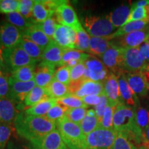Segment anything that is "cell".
Segmentation results:
<instances>
[{"label":"cell","mask_w":149,"mask_h":149,"mask_svg":"<svg viewBox=\"0 0 149 149\" xmlns=\"http://www.w3.org/2000/svg\"><path fill=\"white\" fill-rule=\"evenodd\" d=\"M14 124L18 135L30 141L44 137L57 126L55 122L45 117L28 115L24 112L19 113Z\"/></svg>","instance_id":"1"},{"label":"cell","mask_w":149,"mask_h":149,"mask_svg":"<svg viewBox=\"0 0 149 149\" xmlns=\"http://www.w3.org/2000/svg\"><path fill=\"white\" fill-rule=\"evenodd\" d=\"M57 126L68 149H87L86 137L79 124L71 122L65 116L57 123Z\"/></svg>","instance_id":"2"},{"label":"cell","mask_w":149,"mask_h":149,"mask_svg":"<svg viewBox=\"0 0 149 149\" xmlns=\"http://www.w3.org/2000/svg\"><path fill=\"white\" fill-rule=\"evenodd\" d=\"M117 132L114 129H107L99 126L86 137L88 149H111Z\"/></svg>","instance_id":"3"},{"label":"cell","mask_w":149,"mask_h":149,"mask_svg":"<svg viewBox=\"0 0 149 149\" xmlns=\"http://www.w3.org/2000/svg\"><path fill=\"white\" fill-rule=\"evenodd\" d=\"M84 26L91 37H106L115 33V27L110 22L107 15L100 17L86 16L84 19Z\"/></svg>","instance_id":"4"},{"label":"cell","mask_w":149,"mask_h":149,"mask_svg":"<svg viewBox=\"0 0 149 149\" xmlns=\"http://www.w3.org/2000/svg\"><path fill=\"white\" fill-rule=\"evenodd\" d=\"M5 60L6 66L11 71L21 67L36 65L37 61L31 58L21 46L5 50Z\"/></svg>","instance_id":"5"},{"label":"cell","mask_w":149,"mask_h":149,"mask_svg":"<svg viewBox=\"0 0 149 149\" xmlns=\"http://www.w3.org/2000/svg\"><path fill=\"white\" fill-rule=\"evenodd\" d=\"M23 33L8 22H0V44L5 49H11L19 46Z\"/></svg>","instance_id":"6"},{"label":"cell","mask_w":149,"mask_h":149,"mask_svg":"<svg viewBox=\"0 0 149 149\" xmlns=\"http://www.w3.org/2000/svg\"><path fill=\"white\" fill-rule=\"evenodd\" d=\"M101 58L104 66L116 75L126 72L123 68L122 48L115 44L113 42Z\"/></svg>","instance_id":"7"},{"label":"cell","mask_w":149,"mask_h":149,"mask_svg":"<svg viewBox=\"0 0 149 149\" xmlns=\"http://www.w3.org/2000/svg\"><path fill=\"white\" fill-rule=\"evenodd\" d=\"M123 68L126 72H142L146 63L139 55V48H122Z\"/></svg>","instance_id":"8"},{"label":"cell","mask_w":149,"mask_h":149,"mask_svg":"<svg viewBox=\"0 0 149 149\" xmlns=\"http://www.w3.org/2000/svg\"><path fill=\"white\" fill-rule=\"evenodd\" d=\"M30 142L31 149H68L63 141L59 130L57 129Z\"/></svg>","instance_id":"9"},{"label":"cell","mask_w":149,"mask_h":149,"mask_svg":"<svg viewBox=\"0 0 149 149\" xmlns=\"http://www.w3.org/2000/svg\"><path fill=\"white\" fill-rule=\"evenodd\" d=\"M53 40L64 49H76L77 34L71 28L57 24Z\"/></svg>","instance_id":"10"},{"label":"cell","mask_w":149,"mask_h":149,"mask_svg":"<svg viewBox=\"0 0 149 149\" xmlns=\"http://www.w3.org/2000/svg\"><path fill=\"white\" fill-rule=\"evenodd\" d=\"M149 38V24L145 29L134 31L127 35L117 38V42H113L122 48H138Z\"/></svg>","instance_id":"11"},{"label":"cell","mask_w":149,"mask_h":149,"mask_svg":"<svg viewBox=\"0 0 149 149\" xmlns=\"http://www.w3.org/2000/svg\"><path fill=\"white\" fill-rule=\"evenodd\" d=\"M9 84H10V95L9 99L14 102L22 103L24 102L29 93L35 86L34 80L29 82H22L14 79L9 77Z\"/></svg>","instance_id":"12"},{"label":"cell","mask_w":149,"mask_h":149,"mask_svg":"<svg viewBox=\"0 0 149 149\" xmlns=\"http://www.w3.org/2000/svg\"><path fill=\"white\" fill-rule=\"evenodd\" d=\"M56 20L61 25L74 29L75 26L79 23V19L72 6L66 1L59 6L55 13Z\"/></svg>","instance_id":"13"},{"label":"cell","mask_w":149,"mask_h":149,"mask_svg":"<svg viewBox=\"0 0 149 149\" xmlns=\"http://www.w3.org/2000/svg\"><path fill=\"white\" fill-rule=\"evenodd\" d=\"M55 73V66L42 61L35 68L34 81L37 86L46 88L53 81Z\"/></svg>","instance_id":"14"},{"label":"cell","mask_w":149,"mask_h":149,"mask_svg":"<svg viewBox=\"0 0 149 149\" xmlns=\"http://www.w3.org/2000/svg\"><path fill=\"white\" fill-rule=\"evenodd\" d=\"M104 95L110 105L115 107L121 102L118 78L116 74L111 72L103 83Z\"/></svg>","instance_id":"15"},{"label":"cell","mask_w":149,"mask_h":149,"mask_svg":"<svg viewBox=\"0 0 149 149\" xmlns=\"http://www.w3.org/2000/svg\"><path fill=\"white\" fill-rule=\"evenodd\" d=\"M125 73L126 72H123L117 75L118 78L121 102L130 107L137 109L139 107L138 97L136 95L132 89L130 88L126 80Z\"/></svg>","instance_id":"16"},{"label":"cell","mask_w":149,"mask_h":149,"mask_svg":"<svg viewBox=\"0 0 149 149\" xmlns=\"http://www.w3.org/2000/svg\"><path fill=\"white\" fill-rule=\"evenodd\" d=\"M126 80L134 93L137 97H145L148 92V88L142 72H126Z\"/></svg>","instance_id":"17"},{"label":"cell","mask_w":149,"mask_h":149,"mask_svg":"<svg viewBox=\"0 0 149 149\" xmlns=\"http://www.w3.org/2000/svg\"><path fill=\"white\" fill-rule=\"evenodd\" d=\"M19 113L14 102L9 98H0V124L14 122Z\"/></svg>","instance_id":"18"},{"label":"cell","mask_w":149,"mask_h":149,"mask_svg":"<svg viewBox=\"0 0 149 149\" xmlns=\"http://www.w3.org/2000/svg\"><path fill=\"white\" fill-rule=\"evenodd\" d=\"M23 37L32 41L43 49H45L52 40H53L46 36L45 33L37 26V23H34L23 32Z\"/></svg>","instance_id":"19"},{"label":"cell","mask_w":149,"mask_h":149,"mask_svg":"<svg viewBox=\"0 0 149 149\" xmlns=\"http://www.w3.org/2000/svg\"><path fill=\"white\" fill-rule=\"evenodd\" d=\"M64 51V48L56 44L54 40H52V42L44 49L41 59L43 61L55 65V66H60Z\"/></svg>","instance_id":"20"},{"label":"cell","mask_w":149,"mask_h":149,"mask_svg":"<svg viewBox=\"0 0 149 149\" xmlns=\"http://www.w3.org/2000/svg\"><path fill=\"white\" fill-rule=\"evenodd\" d=\"M130 10H131V7L127 5L122 4L112 11L111 13L108 15L107 17L113 26L115 28H121L127 23L130 13Z\"/></svg>","instance_id":"21"},{"label":"cell","mask_w":149,"mask_h":149,"mask_svg":"<svg viewBox=\"0 0 149 149\" xmlns=\"http://www.w3.org/2000/svg\"><path fill=\"white\" fill-rule=\"evenodd\" d=\"M55 11L52 10L46 2V0L35 1L33 6V19L35 23H42L51 18Z\"/></svg>","instance_id":"22"},{"label":"cell","mask_w":149,"mask_h":149,"mask_svg":"<svg viewBox=\"0 0 149 149\" xmlns=\"http://www.w3.org/2000/svg\"><path fill=\"white\" fill-rule=\"evenodd\" d=\"M109 36L106 37H91L88 53L102 57L113 44Z\"/></svg>","instance_id":"23"},{"label":"cell","mask_w":149,"mask_h":149,"mask_svg":"<svg viewBox=\"0 0 149 149\" xmlns=\"http://www.w3.org/2000/svg\"><path fill=\"white\" fill-rule=\"evenodd\" d=\"M104 94V86L102 82H95L90 79H86L79 91L74 95L77 97L82 99L86 96L91 95H102Z\"/></svg>","instance_id":"24"},{"label":"cell","mask_w":149,"mask_h":149,"mask_svg":"<svg viewBox=\"0 0 149 149\" xmlns=\"http://www.w3.org/2000/svg\"><path fill=\"white\" fill-rule=\"evenodd\" d=\"M57 104V100L48 97L35 104L32 107L28 108L24 113L28 115H33L37 117H44L47 114L50 109Z\"/></svg>","instance_id":"25"},{"label":"cell","mask_w":149,"mask_h":149,"mask_svg":"<svg viewBox=\"0 0 149 149\" xmlns=\"http://www.w3.org/2000/svg\"><path fill=\"white\" fill-rule=\"evenodd\" d=\"M148 24L149 20L130 22L129 23L126 24L125 25L123 26L122 27L120 28L117 31H115L113 35H111V36L109 37L111 40L118 38V37L124 36V35H127L128 33H130L132 32H134V31H140V30L144 29L148 25Z\"/></svg>","instance_id":"26"},{"label":"cell","mask_w":149,"mask_h":149,"mask_svg":"<svg viewBox=\"0 0 149 149\" xmlns=\"http://www.w3.org/2000/svg\"><path fill=\"white\" fill-rule=\"evenodd\" d=\"M46 93L51 98L58 100L70 94L68 86L54 79L46 88Z\"/></svg>","instance_id":"27"},{"label":"cell","mask_w":149,"mask_h":149,"mask_svg":"<svg viewBox=\"0 0 149 149\" xmlns=\"http://www.w3.org/2000/svg\"><path fill=\"white\" fill-rule=\"evenodd\" d=\"M79 125L86 137L100 126V121L94 109L88 110Z\"/></svg>","instance_id":"28"},{"label":"cell","mask_w":149,"mask_h":149,"mask_svg":"<svg viewBox=\"0 0 149 149\" xmlns=\"http://www.w3.org/2000/svg\"><path fill=\"white\" fill-rule=\"evenodd\" d=\"M35 68H36V65H29V66L17 68L11 71L10 77L17 81L29 82L34 80Z\"/></svg>","instance_id":"29"},{"label":"cell","mask_w":149,"mask_h":149,"mask_svg":"<svg viewBox=\"0 0 149 149\" xmlns=\"http://www.w3.org/2000/svg\"><path fill=\"white\" fill-rule=\"evenodd\" d=\"M72 29L75 31L76 34H77V46H76V49L83 52H88L91 39L90 35L84 29V27L80 22Z\"/></svg>","instance_id":"30"},{"label":"cell","mask_w":149,"mask_h":149,"mask_svg":"<svg viewBox=\"0 0 149 149\" xmlns=\"http://www.w3.org/2000/svg\"><path fill=\"white\" fill-rule=\"evenodd\" d=\"M6 22L15 26L22 31V33L29 29L35 22L33 19L28 20L22 15L19 13L14 12L6 15Z\"/></svg>","instance_id":"31"},{"label":"cell","mask_w":149,"mask_h":149,"mask_svg":"<svg viewBox=\"0 0 149 149\" xmlns=\"http://www.w3.org/2000/svg\"><path fill=\"white\" fill-rule=\"evenodd\" d=\"M48 97H49L48 96L45 88L35 86L32 89V91L29 93V95L24 100V103L25 107L30 108Z\"/></svg>","instance_id":"32"},{"label":"cell","mask_w":149,"mask_h":149,"mask_svg":"<svg viewBox=\"0 0 149 149\" xmlns=\"http://www.w3.org/2000/svg\"><path fill=\"white\" fill-rule=\"evenodd\" d=\"M90 56L89 54L77 49H64L60 66H66L71 61L84 62Z\"/></svg>","instance_id":"33"},{"label":"cell","mask_w":149,"mask_h":149,"mask_svg":"<svg viewBox=\"0 0 149 149\" xmlns=\"http://www.w3.org/2000/svg\"><path fill=\"white\" fill-rule=\"evenodd\" d=\"M19 46H21L26 53L35 60L38 61L42 59L44 49H43L42 48H41L35 43L33 42L32 41L23 37L19 44Z\"/></svg>","instance_id":"34"},{"label":"cell","mask_w":149,"mask_h":149,"mask_svg":"<svg viewBox=\"0 0 149 149\" xmlns=\"http://www.w3.org/2000/svg\"><path fill=\"white\" fill-rule=\"evenodd\" d=\"M111 149H137V148L132 142L126 133L117 132V137Z\"/></svg>","instance_id":"35"},{"label":"cell","mask_w":149,"mask_h":149,"mask_svg":"<svg viewBox=\"0 0 149 149\" xmlns=\"http://www.w3.org/2000/svg\"><path fill=\"white\" fill-rule=\"evenodd\" d=\"M57 102L66 107L67 109H76V108H88L84 103L81 99L76 97L74 95L69 94L64 97L57 100Z\"/></svg>","instance_id":"36"},{"label":"cell","mask_w":149,"mask_h":149,"mask_svg":"<svg viewBox=\"0 0 149 149\" xmlns=\"http://www.w3.org/2000/svg\"><path fill=\"white\" fill-rule=\"evenodd\" d=\"M143 20H149V5L144 7L131 6L127 23L134 21H143Z\"/></svg>","instance_id":"37"},{"label":"cell","mask_w":149,"mask_h":149,"mask_svg":"<svg viewBox=\"0 0 149 149\" xmlns=\"http://www.w3.org/2000/svg\"><path fill=\"white\" fill-rule=\"evenodd\" d=\"M67 110L68 109L66 107L57 103L50 109V111L44 117L52 122H55L57 124L59 121L62 120L66 116Z\"/></svg>","instance_id":"38"},{"label":"cell","mask_w":149,"mask_h":149,"mask_svg":"<svg viewBox=\"0 0 149 149\" xmlns=\"http://www.w3.org/2000/svg\"><path fill=\"white\" fill-rule=\"evenodd\" d=\"M136 124L145 133L149 126V111L144 108L138 107L135 112Z\"/></svg>","instance_id":"39"},{"label":"cell","mask_w":149,"mask_h":149,"mask_svg":"<svg viewBox=\"0 0 149 149\" xmlns=\"http://www.w3.org/2000/svg\"><path fill=\"white\" fill-rule=\"evenodd\" d=\"M87 108H76V109H68L66 113V117L71 122L77 124H81V121L86 115Z\"/></svg>","instance_id":"40"},{"label":"cell","mask_w":149,"mask_h":149,"mask_svg":"<svg viewBox=\"0 0 149 149\" xmlns=\"http://www.w3.org/2000/svg\"><path fill=\"white\" fill-rule=\"evenodd\" d=\"M34 3L35 1L33 0H21L19 1L18 13L28 20L33 19Z\"/></svg>","instance_id":"41"},{"label":"cell","mask_w":149,"mask_h":149,"mask_svg":"<svg viewBox=\"0 0 149 149\" xmlns=\"http://www.w3.org/2000/svg\"><path fill=\"white\" fill-rule=\"evenodd\" d=\"M115 107L109 104L104 111L103 117H102L100 126L107 129H113V114H114Z\"/></svg>","instance_id":"42"},{"label":"cell","mask_w":149,"mask_h":149,"mask_svg":"<svg viewBox=\"0 0 149 149\" xmlns=\"http://www.w3.org/2000/svg\"><path fill=\"white\" fill-rule=\"evenodd\" d=\"M40 29L51 40H53L57 24L53 18H50L42 23H37Z\"/></svg>","instance_id":"43"},{"label":"cell","mask_w":149,"mask_h":149,"mask_svg":"<svg viewBox=\"0 0 149 149\" xmlns=\"http://www.w3.org/2000/svg\"><path fill=\"white\" fill-rule=\"evenodd\" d=\"M19 0H2L0 2V13L9 14L18 12L19 7Z\"/></svg>","instance_id":"44"},{"label":"cell","mask_w":149,"mask_h":149,"mask_svg":"<svg viewBox=\"0 0 149 149\" xmlns=\"http://www.w3.org/2000/svg\"><path fill=\"white\" fill-rule=\"evenodd\" d=\"M84 63L87 69L97 72V73L101 74L104 70L107 69V67L104 66L102 61H100L97 58L91 57V56H90Z\"/></svg>","instance_id":"45"},{"label":"cell","mask_w":149,"mask_h":149,"mask_svg":"<svg viewBox=\"0 0 149 149\" xmlns=\"http://www.w3.org/2000/svg\"><path fill=\"white\" fill-rule=\"evenodd\" d=\"M54 79L68 86L70 81V68L66 66H61L55 71Z\"/></svg>","instance_id":"46"},{"label":"cell","mask_w":149,"mask_h":149,"mask_svg":"<svg viewBox=\"0 0 149 149\" xmlns=\"http://www.w3.org/2000/svg\"><path fill=\"white\" fill-rule=\"evenodd\" d=\"M70 68V81H79L84 78V74L86 67L84 63H79L72 68Z\"/></svg>","instance_id":"47"},{"label":"cell","mask_w":149,"mask_h":149,"mask_svg":"<svg viewBox=\"0 0 149 149\" xmlns=\"http://www.w3.org/2000/svg\"><path fill=\"white\" fill-rule=\"evenodd\" d=\"M13 128L10 124H0V149H4L12 134Z\"/></svg>","instance_id":"48"},{"label":"cell","mask_w":149,"mask_h":149,"mask_svg":"<svg viewBox=\"0 0 149 149\" xmlns=\"http://www.w3.org/2000/svg\"><path fill=\"white\" fill-rule=\"evenodd\" d=\"M10 95V84L9 77L3 74L0 76V98H9Z\"/></svg>","instance_id":"49"},{"label":"cell","mask_w":149,"mask_h":149,"mask_svg":"<svg viewBox=\"0 0 149 149\" xmlns=\"http://www.w3.org/2000/svg\"><path fill=\"white\" fill-rule=\"evenodd\" d=\"M100 97H101V101H100V104L95 106L94 108L97 117H98L99 121H100V124L102 117H103L104 111H105L106 108H107L108 104H109V101H108V99L105 95H100Z\"/></svg>","instance_id":"50"},{"label":"cell","mask_w":149,"mask_h":149,"mask_svg":"<svg viewBox=\"0 0 149 149\" xmlns=\"http://www.w3.org/2000/svg\"><path fill=\"white\" fill-rule=\"evenodd\" d=\"M138 48L139 57L147 64L149 62V38L143 42Z\"/></svg>","instance_id":"51"},{"label":"cell","mask_w":149,"mask_h":149,"mask_svg":"<svg viewBox=\"0 0 149 149\" xmlns=\"http://www.w3.org/2000/svg\"><path fill=\"white\" fill-rule=\"evenodd\" d=\"M84 103L86 106H95L100 104L101 101V97L100 95H91L86 96L81 99Z\"/></svg>","instance_id":"52"},{"label":"cell","mask_w":149,"mask_h":149,"mask_svg":"<svg viewBox=\"0 0 149 149\" xmlns=\"http://www.w3.org/2000/svg\"><path fill=\"white\" fill-rule=\"evenodd\" d=\"M5 48L0 44V70H3L7 68L5 60Z\"/></svg>","instance_id":"53"},{"label":"cell","mask_w":149,"mask_h":149,"mask_svg":"<svg viewBox=\"0 0 149 149\" xmlns=\"http://www.w3.org/2000/svg\"><path fill=\"white\" fill-rule=\"evenodd\" d=\"M142 74L144 75L145 81H146V83L149 91V66H148V65H146V67L142 71Z\"/></svg>","instance_id":"54"},{"label":"cell","mask_w":149,"mask_h":149,"mask_svg":"<svg viewBox=\"0 0 149 149\" xmlns=\"http://www.w3.org/2000/svg\"><path fill=\"white\" fill-rule=\"evenodd\" d=\"M149 5V1L148 0H141V1H136L132 4L131 6L133 7H144L146 6Z\"/></svg>","instance_id":"55"},{"label":"cell","mask_w":149,"mask_h":149,"mask_svg":"<svg viewBox=\"0 0 149 149\" xmlns=\"http://www.w3.org/2000/svg\"><path fill=\"white\" fill-rule=\"evenodd\" d=\"M137 149H149V141L144 143L137 147Z\"/></svg>","instance_id":"56"},{"label":"cell","mask_w":149,"mask_h":149,"mask_svg":"<svg viewBox=\"0 0 149 149\" xmlns=\"http://www.w3.org/2000/svg\"><path fill=\"white\" fill-rule=\"evenodd\" d=\"M145 135H146V137L147 139V140H148L149 141V126L148 128H147L146 132H145Z\"/></svg>","instance_id":"57"},{"label":"cell","mask_w":149,"mask_h":149,"mask_svg":"<svg viewBox=\"0 0 149 149\" xmlns=\"http://www.w3.org/2000/svg\"><path fill=\"white\" fill-rule=\"evenodd\" d=\"M2 74H3V72H2V70H0V76H1V75H2Z\"/></svg>","instance_id":"58"},{"label":"cell","mask_w":149,"mask_h":149,"mask_svg":"<svg viewBox=\"0 0 149 149\" xmlns=\"http://www.w3.org/2000/svg\"><path fill=\"white\" fill-rule=\"evenodd\" d=\"M147 65H148V66H149V62L148 63V64H147Z\"/></svg>","instance_id":"59"},{"label":"cell","mask_w":149,"mask_h":149,"mask_svg":"<svg viewBox=\"0 0 149 149\" xmlns=\"http://www.w3.org/2000/svg\"><path fill=\"white\" fill-rule=\"evenodd\" d=\"M0 2H1V1H0Z\"/></svg>","instance_id":"60"},{"label":"cell","mask_w":149,"mask_h":149,"mask_svg":"<svg viewBox=\"0 0 149 149\" xmlns=\"http://www.w3.org/2000/svg\"><path fill=\"white\" fill-rule=\"evenodd\" d=\"M87 149H88V148H87Z\"/></svg>","instance_id":"61"}]
</instances>
